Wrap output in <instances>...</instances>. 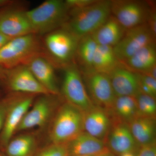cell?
<instances>
[{"instance_id": "1", "label": "cell", "mask_w": 156, "mask_h": 156, "mask_svg": "<svg viewBox=\"0 0 156 156\" xmlns=\"http://www.w3.org/2000/svg\"><path fill=\"white\" fill-rule=\"evenodd\" d=\"M111 15V1L96 0L83 9L69 10L61 27L80 39L92 34Z\"/></svg>"}, {"instance_id": "2", "label": "cell", "mask_w": 156, "mask_h": 156, "mask_svg": "<svg viewBox=\"0 0 156 156\" xmlns=\"http://www.w3.org/2000/svg\"><path fill=\"white\" fill-rule=\"evenodd\" d=\"M84 131L83 112L66 101L53 117L50 134L52 143L67 144Z\"/></svg>"}, {"instance_id": "3", "label": "cell", "mask_w": 156, "mask_h": 156, "mask_svg": "<svg viewBox=\"0 0 156 156\" xmlns=\"http://www.w3.org/2000/svg\"><path fill=\"white\" fill-rule=\"evenodd\" d=\"M42 46L34 34L11 39L0 49V67L9 69L27 64L35 56L44 54Z\"/></svg>"}, {"instance_id": "4", "label": "cell", "mask_w": 156, "mask_h": 156, "mask_svg": "<svg viewBox=\"0 0 156 156\" xmlns=\"http://www.w3.org/2000/svg\"><path fill=\"white\" fill-rule=\"evenodd\" d=\"M69 10L65 1L48 0L27 11L34 34L43 35L61 28L67 20Z\"/></svg>"}, {"instance_id": "5", "label": "cell", "mask_w": 156, "mask_h": 156, "mask_svg": "<svg viewBox=\"0 0 156 156\" xmlns=\"http://www.w3.org/2000/svg\"><path fill=\"white\" fill-rule=\"evenodd\" d=\"M80 39L69 31L61 27L45 35V56L55 67L62 69L74 62Z\"/></svg>"}, {"instance_id": "6", "label": "cell", "mask_w": 156, "mask_h": 156, "mask_svg": "<svg viewBox=\"0 0 156 156\" xmlns=\"http://www.w3.org/2000/svg\"><path fill=\"white\" fill-rule=\"evenodd\" d=\"M62 94L66 101L83 112L95 105L87 91L83 76L76 63L73 62L63 68Z\"/></svg>"}, {"instance_id": "7", "label": "cell", "mask_w": 156, "mask_h": 156, "mask_svg": "<svg viewBox=\"0 0 156 156\" xmlns=\"http://www.w3.org/2000/svg\"><path fill=\"white\" fill-rule=\"evenodd\" d=\"M154 2L111 1V14L126 30L146 23Z\"/></svg>"}, {"instance_id": "8", "label": "cell", "mask_w": 156, "mask_h": 156, "mask_svg": "<svg viewBox=\"0 0 156 156\" xmlns=\"http://www.w3.org/2000/svg\"><path fill=\"white\" fill-rule=\"evenodd\" d=\"M17 94L9 98L5 123L0 133V144L5 147L16 133L20 124L34 101L35 95Z\"/></svg>"}, {"instance_id": "9", "label": "cell", "mask_w": 156, "mask_h": 156, "mask_svg": "<svg viewBox=\"0 0 156 156\" xmlns=\"http://www.w3.org/2000/svg\"><path fill=\"white\" fill-rule=\"evenodd\" d=\"M156 38L147 23L127 30L122 40L113 47L115 55L122 63L143 48L156 43Z\"/></svg>"}, {"instance_id": "10", "label": "cell", "mask_w": 156, "mask_h": 156, "mask_svg": "<svg viewBox=\"0 0 156 156\" xmlns=\"http://www.w3.org/2000/svg\"><path fill=\"white\" fill-rule=\"evenodd\" d=\"M58 96L50 94L40 95L34 101L18 126L16 132L46 125L54 116L58 108Z\"/></svg>"}, {"instance_id": "11", "label": "cell", "mask_w": 156, "mask_h": 156, "mask_svg": "<svg viewBox=\"0 0 156 156\" xmlns=\"http://www.w3.org/2000/svg\"><path fill=\"white\" fill-rule=\"evenodd\" d=\"M3 78L5 79L8 88L14 93L34 95L49 94L27 65L5 69Z\"/></svg>"}, {"instance_id": "12", "label": "cell", "mask_w": 156, "mask_h": 156, "mask_svg": "<svg viewBox=\"0 0 156 156\" xmlns=\"http://www.w3.org/2000/svg\"><path fill=\"white\" fill-rule=\"evenodd\" d=\"M81 74L93 103L105 109L111 108L116 96L108 75L94 71Z\"/></svg>"}, {"instance_id": "13", "label": "cell", "mask_w": 156, "mask_h": 156, "mask_svg": "<svg viewBox=\"0 0 156 156\" xmlns=\"http://www.w3.org/2000/svg\"><path fill=\"white\" fill-rule=\"evenodd\" d=\"M108 150L115 155L126 153L135 154L140 147L127 123L112 120L105 141Z\"/></svg>"}, {"instance_id": "14", "label": "cell", "mask_w": 156, "mask_h": 156, "mask_svg": "<svg viewBox=\"0 0 156 156\" xmlns=\"http://www.w3.org/2000/svg\"><path fill=\"white\" fill-rule=\"evenodd\" d=\"M0 31L11 38L34 34L27 11L12 8L0 11Z\"/></svg>"}, {"instance_id": "15", "label": "cell", "mask_w": 156, "mask_h": 156, "mask_svg": "<svg viewBox=\"0 0 156 156\" xmlns=\"http://www.w3.org/2000/svg\"><path fill=\"white\" fill-rule=\"evenodd\" d=\"M35 77L49 94L58 95L59 89L55 72V66L45 54L34 57L27 64Z\"/></svg>"}, {"instance_id": "16", "label": "cell", "mask_w": 156, "mask_h": 156, "mask_svg": "<svg viewBox=\"0 0 156 156\" xmlns=\"http://www.w3.org/2000/svg\"><path fill=\"white\" fill-rule=\"evenodd\" d=\"M112 122L108 111L100 107L95 105L83 112L84 131L104 142Z\"/></svg>"}, {"instance_id": "17", "label": "cell", "mask_w": 156, "mask_h": 156, "mask_svg": "<svg viewBox=\"0 0 156 156\" xmlns=\"http://www.w3.org/2000/svg\"><path fill=\"white\" fill-rule=\"evenodd\" d=\"M108 76L116 97H135L141 92L137 73L128 69L123 64Z\"/></svg>"}, {"instance_id": "18", "label": "cell", "mask_w": 156, "mask_h": 156, "mask_svg": "<svg viewBox=\"0 0 156 156\" xmlns=\"http://www.w3.org/2000/svg\"><path fill=\"white\" fill-rule=\"evenodd\" d=\"M66 145L69 156H97L108 149L104 141L85 131Z\"/></svg>"}, {"instance_id": "19", "label": "cell", "mask_w": 156, "mask_h": 156, "mask_svg": "<svg viewBox=\"0 0 156 156\" xmlns=\"http://www.w3.org/2000/svg\"><path fill=\"white\" fill-rule=\"evenodd\" d=\"M127 30L111 15L92 34L98 45L114 47L120 42Z\"/></svg>"}, {"instance_id": "20", "label": "cell", "mask_w": 156, "mask_h": 156, "mask_svg": "<svg viewBox=\"0 0 156 156\" xmlns=\"http://www.w3.org/2000/svg\"><path fill=\"white\" fill-rule=\"evenodd\" d=\"M122 64L131 71L146 74L156 66V43L143 48Z\"/></svg>"}, {"instance_id": "21", "label": "cell", "mask_w": 156, "mask_h": 156, "mask_svg": "<svg viewBox=\"0 0 156 156\" xmlns=\"http://www.w3.org/2000/svg\"><path fill=\"white\" fill-rule=\"evenodd\" d=\"M156 118L137 117L128 124L140 147L156 141Z\"/></svg>"}, {"instance_id": "22", "label": "cell", "mask_w": 156, "mask_h": 156, "mask_svg": "<svg viewBox=\"0 0 156 156\" xmlns=\"http://www.w3.org/2000/svg\"><path fill=\"white\" fill-rule=\"evenodd\" d=\"M107 110L112 120L127 124L138 117L137 104L134 96L116 97L111 108Z\"/></svg>"}, {"instance_id": "23", "label": "cell", "mask_w": 156, "mask_h": 156, "mask_svg": "<svg viewBox=\"0 0 156 156\" xmlns=\"http://www.w3.org/2000/svg\"><path fill=\"white\" fill-rule=\"evenodd\" d=\"M122 65L115 55L113 47L98 45L92 62V71L109 75Z\"/></svg>"}, {"instance_id": "24", "label": "cell", "mask_w": 156, "mask_h": 156, "mask_svg": "<svg viewBox=\"0 0 156 156\" xmlns=\"http://www.w3.org/2000/svg\"><path fill=\"white\" fill-rule=\"evenodd\" d=\"M98 46L91 35L80 39L75 59L81 73L92 71V62Z\"/></svg>"}, {"instance_id": "25", "label": "cell", "mask_w": 156, "mask_h": 156, "mask_svg": "<svg viewBox=\"0 0 156 156\" xmlns=\"http://www.w3.org/2000/svg\"><path fill=\"white\" fill-rule=\"evenodd\" d=\"M37 141L30 134H24L12 138L6 146L7 156H34L36 153Z\"/></svg>"}, {"instance_id": "26", "label": "cell", "mask_w": 156, "mask_h": 156, "mask_svg": "<svg viewBox=\"0 0 156 156\" xmlns=\"http://www.w3.org/2000/svg\"><path fill=\"white\" fill-rule=\"evenodd\" d=\"M138 117L156 118V98L140 92L135 96Z\"/></svg>"}, {"instance_id": "27", "label": "cell", "mask_w": 156, "mask_h": 156, "mask_svg": "<svg viewBox=\"0 0 156 156\" xmlns=\"http://www.w3.org/2000/svg\"><path fill=\"white\" fill-rule=\"evenodd\" d=\"M34 156H69L66 144L52 143Z\"/></svg>"}, {"instance_id": "28", "label": "cell", "mask_w": 156, "mask_h": 156, "mask_svg": "<svg viewBox=\"0 0 156 156\" xmlns=\"http://www.w3.org/2000/svg\"><path fill=\"white\" fill-rule=\"evenodd\" d=\"M96 0H66L65 1L69 11L83 9L92 5Z\"/></svg>"}, {"instance_id": "29", "label": "cell", "mask_w": 156, "mask_h": 156, "mask_svg": "<svg viewBox=\"0 0 156 156\" xmlns=\"http://www.w3.org/2000/svg\"><path fill=\"white\" fill-rule=\"evenodd\" d=\"M135 156H156V141L140 147Z\"/></svg>"}, {"instance_id": "30", "label": "cell", "mask_w": 156, "mask_h": 156, "mask_svg": "<svg viewBox=\"0 0 156 156\" xmlns=\"http://www.w3.org/2000/svg\"><path fill=\"white\" fill-rule=\"evenodd\" d=\"M137 73L139 83L147 87L156 96V79L143 74Z\"/></svg>"}, {"instance_id": "31", "label": "cell", "mask_w": 156, "mask_h": 156, "mask_svg": "<svg viewBox=\"0 0 156 156\" xmlns=\"http://www.w3.org/2000/svg\"><path fill=\"white\" fill-rule=\"evenodd\" d=\"M146 23L153 34L156 36V11L154 3L152 6Z\"/></svg>"}, {"instance_id": "32", "label": "cell", "mask_w": 156, "mask_h": 156, "mask_svg": "<svg viewBox=\"0 0 156 156\" xmlns=\"http://www.w3.org/2000/svg\"><path fill=\"white\" fill-rule=\"evenodd\" d=\"M9 105V98L0 101V133L2 130Z\"/></svg>"}, {"instance_id": "33", "label": "cell", "mask_w": 156, "mask_h": 156, "mask_svg": "<svg viewBox=\"0 0 156 156\" xmlns=\"http://www.w3.org/2000/svg\"><path fill=\"white\" fill-rule=\"evenodd\" d=\"M11 39L12 38L7 36L0 31V49L4 47Z\"/></svg>"}, {"instance_id": "34", "label": "cell", "mask_w": 156, "mask_h": 156, "mask_svg": "<svg viewBox=\"0 0 156 156\" xmlns=\"http://www.w3.org/2000/svg\"><path fill=\"white\" fill-rule=\"evenodd\" d=\"M11 3V1L9 0H0V8H2L9 5Z\"/></svg>"}, {"instance_id": "35", "label": "cell", "mask_w": 156, "mask_h": 156, "mask_svg": "<svg viewBox=\"0 0 156 156\" xmlns=\"http://www.w3.org/2000/svg\"><path fill=\"white\" fill-rule=\"evenodd\" d=\"M97 156H116L114 154H113L108 149L107 150L105 151L104 152L102 153L101 154H100L98 155Z\"/></svg>"}, {"instance_id": "36", "label": "cell", "mask_w": 156, "mask_h": 156, "mask_svg": "<svg viewBox=\"0 0 156 156\" xmlns=\"http://www.w3.org/2000/svg\"><path fill=\"white\" fill-rule=\"evenodd\" d=\"M5 71V69H4L0 67V78H3Z\"/></svg>"}, {"instance_id": "37", "label": "cell", "mask_w": 156, "mask_h": 156, "mask_svg": "<svg viewBox=\"0 0 156 156\" xmlns=\"http://www.w3.org/2000/svg\"><path fill=\"white\" fill-rule=\"evenodd\" d=\"M120 156H135V154L133 153H126L123 154Z\"/></svg>"}, {"instance_id": "38", "label": "cell", "mask_w": 156, "mask_h": 156, "mask_svg": "<svg viewBox=\"0 0 156 156\" xmlns=\"http://www.w3.org/2000/svg\"><path fill=\"white\" fill-rule=\"evenodd\" d=\"M0 156H7L6 155H5L4 154H3L1 152H0Z\"/></svg>"}, {"instance_id": "39", "label": "cell", "mask_w": 156, "mask_h": 156, "mask_svg": "<svg viewBox=\"0 0 156 156\" xmlns=\"http://www.w3.org/2000/svg\"><path fill=\"white\" fill-rule=\"evenodd\" d=\"M90 156V155H83V156Z\"/></svg>"}]
</instances>
